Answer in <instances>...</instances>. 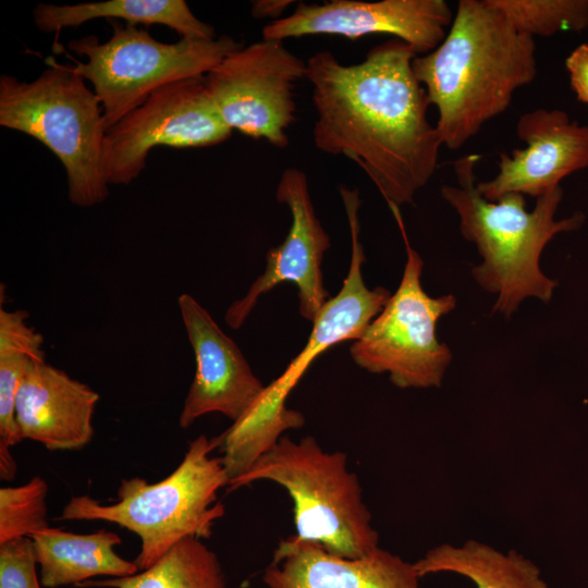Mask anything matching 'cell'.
<instances>
[{"instance_id": "ac0fdd59", "label": "cell", "mask_w": 588, "mask_h": 588, "mask_svg": "<svg viewBox=\"0 0 588 588\" xmlns=\"http://www.w3.org/2000/svg\"><path fill=\"white\" fill-rule=\"evenodd\" d=\"M30 538L44 587L78 586L93 577H125L139 571L135 562L114 552L121 538L107 529L77 535L48 527Z\"/></svg>"}, {"instance_id": "603a6c76", "label": "cell", "mask_w": 588, "mask_h": 588, "mask_svg": "<svg viewBox=\"0 0 588 588\" xmlns=\"http://www.w3.org/2000/svg\"><path fill=\"white\" fill-rule=\"evenodd\" d=\"M520 33L549 37L588 27L587 0H489Z\"/></svg>"}, {"instance_id": "8fae6325", "label": "cell", "mask_w": 588, "mask_h": 588, "mask_svg": "<svg viewBox=\"0 0 588 588\" xmlns=\"http://www.w3.org/2000/svg\"><path fill=\"white\" fill-rule=\"evenodd\" d=\"M352 254L348 272L340 292L330 297L313 321V329L303 350L291 360L283 373L267 385L245 414L253 427L280 433L304 425L302 413L285 406V400L311 363L329 347L357 340L382 310L391 293L382 287L368 289L363 278L364 247L359 241L356 210H348Z\"/></svg>"}, {"instance_id": "ba28073f", "label": "cell", "mask_w": 588, "mask_h": 588, "mask_svg": "<svg viewBox=\"0 0 588 588\" xmlns=\"http://www.w3.org/2000/svg\"><path fill=\"white\" fill-rule=\"evenodd\" d=\"M406 248L401 282L382 310L350 348L353 360L371 373H388L401 389L438 388L452 360L439 341L437 323L456 307L453 294L432 297L422 289L424 261L411 246L400 208L389 206Z\"/></svg>"}, {"instance_id": "ffe728a7", "label": "cell", "mask_w": 588, "mask_h": 588, "mask_svg": "<svg viewBox=\"0 0 588 588\" xmlns=\"http://www.w3.org/2000/svg\"><path fill=\"white\" fill-rule=\"evenodd\" d=\"M414 564L420 578L452 573L468 578L476 588H549L532 561L515 550L503 553L473 539L460 547L431 548Z\"/></svg>"}, {"instance_id": "30bf717a", "label": "cell", "mask_w": 588, "mask_h": 588, "mask_svg": "<svg viewBox=\"0 0 588 588\" xmlns=\"http://www.w3.org/2000/svg\"><path fill=\"white\" fill-rule=\"evenodd\" d=\"M304 77L307 62L283 41L262 38L228 53L205 75V85L232 131L284 148L295 121L294 86Z\"/></svg>"}, {"instance_id": "7402d4cb", "label": "cell", "mask_w": 588, "mask_h": 588, "mask_svg": "<svg viewBox=\"0 0 588 588\" xmlns=\"http://www.w3.org/2000/svg\"><path fill=\"white\" fill-rule=\"evenodd\" d=\"M78 587L228 588V585L217 554L201 539L187 537L144 571L125 577L87 580Z\"/></svg>"}, {"instance_id": "4316f807", "label": "cell", "mask_w": 588, "mask_h": 588, "mask_svg": "<svg viewBox=\"0 0 588 588\" xmlns=\"http://www.w3.org/2000/svg\"><path fill=\"white\" fill-rule=\"evenodd\" d=\"M293 3L291 0H256L252 1L250 14L255 19H282L284 11Z\"/></svg>"}, {"instance_id": "7a4b0ae2", "label": "cell", "mask_w": 588, "mask_h": 588, "mask_svg": "<svg viewBox=\"0 0 588 588\" xmlns=\"http://www.w3.org/2000/svg\"><path fill=\"white\" fill-rule=\"evenodd\" d=\"M532 36L518 32L489 0H461L442 42L416 56L413 71L438 109L442 146L458 149L503 113L537 75Z\"/></svg>"}, {"instance_id": "52a82bcc", "label": "cell", "mask_w": 588, "mask_h": 588, "mask_svg": "<svg viewBox=\"0 0 588 588\" xmlns=\"http://www.w3.org/2000/svg\"><path fill=\"white\" fill-rule=\"evenodd\" d=\"M112 36L99 42L94 35L74 39L69 49L86 58L73 71L90 82L102 109L107 131L160 87L184 78L203 77L228 53L240 48L230 36L158 41L133 25L109 21Z\"/></svg>"}, {"instance_id": "9a60e30c", "label": "cell", "mask_w": 588, "mask_h": 588, "mask_svg": "<svg viewBox=\"0 0 588 588\" xmlns=\"http://www.w3.org/2000/svg\"><path fill=\"white\" fill-rule=\"evenodd\" d=\"M518 138L527 144L512 156L500 154L499 172L477 183L478 193L490 201L518 193L538 198L567 175L588 167V126L571 121L560 109H536L519 117Z\"/></svg>"}, {"instance_id": "6da1fadb", "label": "cell", "mask_w": 588, "mask_h": 588, "mask_svg": "<svg viewBox=\"0 0 588 588\" xmlns=\"http://www.w3.org/2000/svg\"><path fill=\"white\" fill-rule=\"evenodd\" d=\"M415 50L392 38L359 63L323 50L307 60L317 114L315 146L367 173L389 206L412 204L437 170L442 142L427 115V93L413 71Z\"/></svg>"}, {"instance_id": "5bb4252c", "label": "cell", "mask_w": 588, "mask_h": 588, "mask_svg": "<svg viewBox=\"0 0 588 588\" xmlns=\"http://www.w3.org/2000/svg\"><path fill=\"white\" fill-rule=\"evenodd\" d=\"M180 314L194 352L196 370L179 418L188 428L199 417L220 413L238 420L259 399L265 385L242 351L191 295L177 299Z\"/></svg>"}, {"instance_id": "5b68a950", "label": "cell", "mask_w": 588, "mask_h": 588, "mask_svg": "<svg viewBox=\"0 0 588 588\" xmlns=\"http://www.w3.org/2000/svg\"><path fill=\"white\" fill-rule=\"evenodd\" d=\"M32 82L0 76V125L27 134L62 163L70 201L93 207L109 194L102 171L103 109L71 65L48 60Z\"/></svg>"}, {"instance_id": "8992f818", "label": "cell", "mask_w": 588, "mask_h": 588, "mask_svg": "<svg viewBox=\"0 0 588 588\" xmlns=\"http://www.w3.org/2000/svg\"><path fill=\"white\" fill-rule=\"evenodd\" d=\"M258 480L280 485L292 498L295 538L346 559L363 558L379 548V535L344 452H326L311 436L299 441L281 437L228 487L235 490Z\"/></svg>"}, {"instance_id": "cb8c5ba5", "label": "cell", "mask_w": 588, "mask_h": 588, "mask_svg": "<svg viewBox=\"0 0 588 588\" xmlns=\"http://www.w3.org/2000/svg\"><path fill=\"white\" fill-rule=\"evenodd\" d=\"M49 487L40 476L17 487L0 489V544L32 537L50 527L46 499Z\"/></svg>"}, {"instance_id": "2e32d148", "label": "cell", "mask_w": 588, "mask_h": 588, "mask_svg": "<svg viewBox=\"0 0 588 588\" xmlns=\"http://www.w3.org/2000/svg\"><path fill=\"white\" fill-rule=\"evenodd\" d=\"M99 394L44 359L28 367L16 394L15 420L22 440L50 451L79 450L94 436Z\"/></svg>"}, {"instance_id": "7c38bea8", "label": "cell", "mask_w": 588, "mask_h": 588, "mask_svg": "<svg viewBox=\"0 0 588 588\" xmlns=\"http://www.w3.org/2000/svg\"><path fill=\"white\" fill-rule=\"evenodd\" d=\"M453 17L444 0L299 2L292 14L265 25L262 38L283 41L307 35H338L356 40L387 34L422 56L442 42Z\"/></svg>"}, {"instance_id": "277c9868", "label": "cell", "mask_w": 588, "mask_h": 588, "mask_svg": "<svg viewBox=\"0 0 588 588\" xmlns=\"http://www.w3.org/2000/svg\"><path fill=\"white\" fill-rule=\"evenodd\" d=\"M219 437L198 436L188 443L180 465L162 480L148 483L144 478L122 479L118 500L103 504L89 495H73L59 520H103L136 534L140 551L135 560L139 571L158 562L187 537L207 539L225 509L218 491L228 487L229 477L219 449Z\"/></svg>"}, {"instance_id": "d4e9b609", "label": "cell", "mask_w": 588, "mask_h": 588, "mask_svg": "<svg viewBox=\"0 0 588 588\" xmlns=\"http://www.w3.org/2000/svg\"><path fill=\"white\" fill-rule=\"evenodd\" d=\"M33 539L22 537L0 544V588H40Z\"/></svg>"}, {"instance_id": "3957f363", "label": "cell", "mask_w": 588, "mask_h": 588, "mask_svg": "<svg viewBox=\"0 0 588 588\" xmlns=\"http://www.w3.org/2000/svg\"><path fill=\"white\" fill-rule=\"evenodd\" d=\"M480 158L470 154L457 159V185L442 186L441 195L455 209L462 235L476 245L482 258L471 269L474 280L495 295L492 310L511 317L526 298L551 301L558 282L541 271V254L556 234L579 229L585 215L555 220L563 197L561 186L538 197L531 211L518 193L487 200L477 191L475 167Z\"/></svg>"}, {"instance_id": "e0dca14e", "label": "cell", "mask_w": 588, "mask_h": 588, "mask_svg": "<svg viewBox=\"0 0 588 588\" xmlns=\"http://www.w3.org/2000/svg\"><path fill=\"white\" fill-rule=\"evenodd\" d=\"M414 563L381 549L346 559L290 537L280 541L262 579L269 588H419Z\"/></svg>"}, {"instance_id": "9c48e42d", "label": "cell", "mask_w": 588, "mask_h": 588, "mask_svg": "<svg viewBox=\"0 0 588 588\" xmlns=\"http://www.w3.org/2000/svg\"><path fill=\"white\" fill-rule=\"evenodd\" d=\"M232 130L220 117L205 76L169 83L106 133L102 171L108 185H127L158 146L199 148L221 144Z\"/></svg>"}, {"instance_id": "484cf974", "label": "cell", "mask_w": 588, "mask_h": 588, "mask_svg": "<svg viewBox=\"0 0 588 588\" xmlns=\"http://www.w3.org/2000/svg\"><path fill=\"white\" fill-rule=\"evenodd\" d=\"M565 66L577 99L588 105V44L576 47L566 58Z\"/></svg>"}, {"instance_id": "d6986e66", "label": "cell", "mask_w": 588, "mask_h": 588, "mask_svg": "<svg viewBox=\"0 0 588 588\" xmlns=\"http://www.w3.org/2000/svg\"><path fill=\"white\" fill-rule=\"evenodd\" d=\"M100 17L123 20L133 26L164 25L181 38H217L215 28L197 19L184 0H109L64 5L39 3L33 11L35 25L45 33H59Z\"/></svg>"}, {"instance_id": "44dd1931", "label": "cell", "mask_w": 588, "mask_h": 588, "mask_svg": "<svg viewBox=\"0 0 588 588\" xmlns=\"http://www.w3.org/2000/svg\"><path fill=\"white\" fill-rule=\"evenodd\" d=\"M26 310L0 308V478L11 481L16 464L10 449L22 441L15 420L19 387L30 364L44 359V338L27 323Z\"/></svg>"}, {"instance_id": "4fadbf2b", "label": "cell", "mask_w": 588, "mask_h": 588, "mask_svg": "<svg viewBox=\"0 0 588 588\" xmlns=\"http://www.w3.org/2000/svg\"><path fill=\"white\" fill-rule=\"evenodd\" d=\"M275 198L290 209L291 226L284 241L268 250L265 271L247 293L228 308L225 322L233 329L243 326L262 294L283 282L297 286L299 314L311 323L330 298L321 272L330 237L316 216L305 172L297 168L283 170Z\"/></svg>"}]
</instances>
